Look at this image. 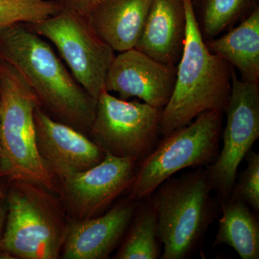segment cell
Returning <instances> with one entry per match:
<instances>
[{
    "label": "cell",
    "instance_id": "1",
    "mask_svg": "<svg viewBox=\"0 0 259 259\" xmlns=\"http://www.w3.org/2000/svg\"><path fill=\"white\" fill-rule=\"evenodd\" d=\"M0 59L18 70L55 120L88 135L97 101L82 88L49 42L27 23L0 30Z\"/></svg>",
    "mask_w": 259,
    "mask_h": 259
},
{
    "label": "cell",
    "instance_id": "2",
    "mask_svg": "<svg viewBox=\"0 0 259 259\" xmlns=\"http://www.w3.org/2000/svg\"><path fill=\"white\" fill-rule=\"evenodd\" d=\"M185 1L187 30L171 98L161 111L160 134L189 125L202 112H226L233 67L209 50L201 35L190 0Z\"/></svg>",
    "mask_w": 259,
    "mask_h": 259
},
{
    "label": "cell",
    "instance_id": "3",
    "mask_svg": "<svg viewBox=\"0 0 259 259\" xmlns=\"http://www.w3.org/2000/svg\"><path fill=\"white\" fill-rule=\"evenodd\" d=\"M40 100L23 75L0 59V177L59 194V180L38 154L34 112Z\"/></svg>",
    "mask_w": 259,
    "mask_h": 259
},
{
    "label": "cell",
    "instance_id": "4",
    "mask_svg": "<svg viewBox=\"0 0 259 259\" xmlns=\"http://www.w3.org/2000/svg\"><path fill=\"white\" fill-rule=\"evenodd\" d=\"M207 168L170 177L148 197L157 220L163 247L161 258L185 259L193 254L217 217Z\"/></svg>",
    "mask_w": 259,
    "mask_h": 259
},
{
    "label": "cell",
    "instance_id": "5",
    "mask_svg": "<svg viewBox=\"0 0 259 259\" xmlns=\"http://www.w3.org/2000/svg\"><path fill=\"white\" fill-rule=\"evenodd\" d=\"M9 183L0 251L20 259L61 258L70 218L60 201L31 182Z\"/></svg>",
    "mask_w": 259,
    "mask_h": 259
},
{
    "label": "cell",
    "instance_id": "6",
    "mask_svg": "<svg viewBox=\"0 0 259 259\" xmlns=\"http://www.w3.org/2000/svg\"><path fill=\"white\" fill-rule=\"evenodd\" d=\"M224 113L218 110L202 112L189 125L163 136L138 163L128 198L141 202L181 170L212 164L219 154Z\"/></svg>",
    "mask_w": 259,
    "mask_h": 259
},
{
    "label": "cell",
    "instance_id": "7",
    "mask_svg": "<svg viewBox=\"0 0 259 259\" xmlns=\"http://www.w3.org/2000/svg\"><path fill=\"white\" fill-rule=\"evenodd\" d=\"M162 109L117 98L106 90L97 100L88 135L104 153L139 163L155 147Z\"/></svg>",
    "mask_w": 259,
    "mask_h": 259
},
{
    "label": "cell",
    "instance_id": "8",
    "mask_svg": "<svg viewBox=\"0 0 259 259\" xmlns=\"http://www.w3.org/2000/svg\"><path fill=\"white\" fill-rule=\"evenodd\" d=\"M28 25L55 46L74 79L97 101L105 90L107 72L116 54L97 36L88 19L61 10L42 21Z\"/></svg>",
    "mask_w": 259,
    "mask_h": 259
},
{
    "label": "cell",
    "instance_id": "9",
    "mask_svg": "<svg viewBox=\"0 0 259 259\" xmlns=\"http://www.w3.org/2000/svg\"><path fill=\"white\" fill-rule=\"evenodd\" d=\"M227 122L221 139L223 148L207 166L209 183L219 199H228L238 167L259 138V83L243 81L232 69Z\"/></svg>",
    "mask_w": 259,
    "mask_h": 259
},
{
    "label": "cell",
    "instance_id": "10",
    "mask_svg": "<svg viewBox=\"0 0 259 259\" xmlns=\"http://www.w3.org/2000/svg\"><path fill=\"white\" fill-rule=\"evenodd\" d=\"M138 162L105 153L96 166L59 180L61 202L70 219L82 221L100 215L129 190Z\"/></svg>",
    "mask_w": 259,
    "mask_h": 259
},
{
    "label": "cell",
    "instance_id": "11",
    "mask_svg": "<svg viewBox=\"0 0 259 259\" xmlns=\"http://www.w3.org/2000/svg\"><path fill=\"white\" fill-rule=\"evenodd\" d=\"M177 66L163 64L136 49L116 54L105 79V90L119 98L137 97L163 110L171 98Z\"/></svg>",
    "mask_w": 259,
    "mask_h": 259
},
{
    "label": "cell",
    "instance_id": "12",
    "mask_svg": "<svg viewBox=\"0 0 259 259\" xmlns=\"http://www.w3.org/2000/svg\"><path fill=\"white\" fill-rule=\"evenodd\" d=\"M34 121L39 156L58 180L87 171L105 158L88 135L54 120L41 107L35 109Z\"/></svg>",
    "mask_w": 259,
    "mask_h": 259
},
{
    "label": "cell",
    "instance_id": "13",
    "mask_svg": "<svg viewBox=\"0 0 259 259\" xmlns=\"http://www.w3.org/2000/svg\"><path fill=\"white\" fill-rule=\"evenodd\" d=\"M139 203L127 198L102 215L69 219L61 258H109L128 229Z\"/></svg>",
    "mask_w": 259,
    "mask_h": 259
},
{
    "label": "cell",
    "instance_id": "14",
    "mask_svg": "<svg viewBox=\"0 0 259 259\" xmlns=\"http://www.w3.org/2000/svg\"><path fill=\"white\" fill-rule=\"evenodd\" d=\"M187 30L184 0H153L136 49L163 64L177 66Z\"/></svg>",
    "mask_w": 259,
    "mask_h": 259
},
{
    "label": "cell",
    "instance_id": "15",
    "mask_svg": "<svg viewBox=\"0 0 259 259\" xmlns=\"http://www.w3.org/2000/svg\"><path fill=\"white\" fill-rule=\"evenodd\" d=\"M153 0H102L87 17L102 41L115 52L136 49Z\"/></svg>",
    "mask_w": 259,
    "mask_h": 259
},
{
    "label": "cell",
    "instance_id": "16",
    "mask_svg": "<svg viewBox=\"0 0 259 259\" xmlns=\"http://www.w3.org/2000/svg\"><path fill=\"white\" fill-rule=\"evenodd\" d=\"M204 42L239 71L240 79L259 83V8L222 36Z\"/></svg>",
    "mask_w": 259,
    "mask_h": 259
},
{
    "label": "cell",
    "instance_id": "17",
    "mask_svg": "<svg viewBox=\"0 0 259 259\" xmlns=\"http://www.w3.org/2000/svg\"><path fill=\"white\" fill-rule=\"evenodd\" d=\"M222 217L213 247L226 245L242 259L259 258V223L249 206L240 199H219Z\"/></svg>",
    "mask_w": 259,
    "mask_h": 259
},
{
    "label": "cell",
    "instance_id": "18",
    "mask_svg": "<svg viewBox=\"0 0 259 259\" xmlns=\"http://www.w3.org/2000/svg\"><path fill=\"white\" fill-rule=\"evenodd\" d=\"M204 41L219 36L259 8V0H190Z\"/></svg>",
    "mask_w": 259,
    "mask_h": 259
},
{
    "label": "cell",
    "instance_id": "19",
    "mask_svg": "<svg viewBox=\"0 0 259 259\" xmlns=\"http://www.w3.org/2000/svg\"><path fill=\"white\" fill-rule=\"evenodd\" d=\"M126 233L115 258H161V243L158 237L157 220L148 202L142 207L139 206Z\"/></svg>",
    "mask_w": 259,
    "mask_h": 259
},
{
    "label": "cell",
    "instance_id": "20",
    "mask_svg": "<svg viewBox=\"0 0 259 259\" xmlns=\"http://www.w3.org/2000/svg\"><path fill=\"white\" fill-rule=\"evenodd\" d=\"M59 11L54 0H0V30L15 23H37Z\"/></svg>",
    "mask_w": 259,
    "mask_h": 259
},
{
    "label": "cell",
    "instance_id": "21",
    "mask_svg": "<svg viewBox=\"0 0 259 259\" xmlns=\"http://www.w3.org/2000/svg\"><path fill=\"white\" fill-rule=\"evenodd\" d=\"M247 167L237 175L230 197L240 199L255 212L259 211V153L250 150L245 156Z\"/></svg>",
    "mask_w": 259,
    "mask_h": 259
},
{
    "label": "cell",
    "instance_id": "22",
    "mask_svg": "<svg viewBox=\"0 0 259 259\" xmlns=\"http://www.w3.org/2000/svg\"><path fill=\"white\" fill-rule=\"evenodd\" d=\"M61 11L69 12L87 18L102 0H54Z\"/></svg>",
    "mask_w": 259,
    "mask_h": 259
},
{
    "label": "cell",
    "instance_id": "23",
    "mask_svg": "<svg viewBox=\"0 0 259 259\" xmlns=\"http://www.w3.org/2000/svg\"><path fill=\"white\" fill-rule=\"evenodd\" d=\"M6 194H5L4 187L0 184V232L6 218Z\"/></svg>",
    "mask_w": 259,
    "mask_h": 259
}]
</instances>
